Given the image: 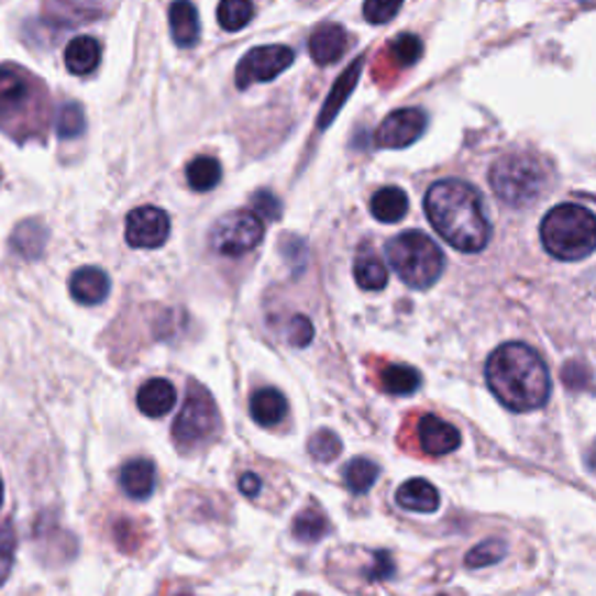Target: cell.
I'll return each instance as SVG.
<instances>
[{
	"label": "cell",
	"mask_w": 596,
	"mask_h": 596,
	"mask_svg": "<svg viewBox=\"0 0 596 596\" xmlns=\"http://www.w3.org/2000/svg\"><path fill=\"white\" fill-rule=\"evenodd\" d=\"M424 212L431 227L448 245L464 254L487 247L492 227L481 191L462 180L435 183L424 196Z\"/></svg>",
	"instance_id": "cell-1"
},
{
	"label": "cell",
	"mask_w": 596,
	"mask_h": 596,
	"mask_svg": "<svg viewBox=\"0 0 596 596\" xmlns=\"http://www.w3.org/2000/svg\"><path fill=\"white\" fill-rule=\"evenodd\" d=\"M485 377L487 387L508 410H539L550 399V371L541 354L525 343H504L496 347L487 360Z\"/></svg>",
	"instance_id": "cell-2"
},
{
	"label": "cell",
	"mask_w": 596,
	"mask_h": 596,
	"mask_svg": "<svg viewBox=\"0 0 596 596\" xmlns=\"http://www.w3.org/2000/svg\"><path fill=\"white\" fill-rule=\"evenodd\" d=\"M541 241L560 262H583L596 250V214L583 206H554L541 224Z\"/></svg>",
	"instance_id": "cell-3"
},
{
	"label": "cell",
	"mask_w": 596,
	"mask_h": 596,
	"mask_svg": "<svg viewBox=\"0 0 596 596\" xmlns=\"http://www.w3.org/2000/svg\"><path fill=\"white\" fill-rule=\"evenodd\" d=\"M489 185L506 206L527 208L550 189V168L533 152H508L492 166Z\"/></svg>",
	"instance_id": "cell-4"
},
{
	"label": "cell",
	"mask_w": 596,
	"mask_h": 596,
	"mask_svg": "<svg viewBox=\"0 0 596 596\" xmlns=\"http://www.w3.org/2000/svg\"><path fill=\"white\" fill-rule=\"evenodd\" d=\"M29 70L14 64L0 66V129L19 137L45 124L43 93ZM24 137V135H22Z\"/></svg>",
	"instance_id": "cell-5"
},
{
	"label": "cell",
	"mask_w": 596,
	"mask_h": 596,
	"mask_svg": "<svg viewBox=\"0 0 596 596\" xmlns=\"http://www.w3.org/2000/svg\"><path fill=\"white\" fill-rule=\"evenodd\" d=\"M385 254L389 266L412 289L433 287L445 268V256L441 247L422 231H406L391 238Z\"/></svg>",
	"instance_id": "cell-6"
},
{
	"label": "cell",
	"mask_w": 596,
	"mask_h": 596,
	"mask_svg": "<svg viewBox=\"0 0 596 596\" xmlns=\"http://www.w3.org/2000/svg\"><path fill=\"white\" fill-rule=\"evenodd\" d=\"M217 429H220V412L214 399L206 387L191 383L185 406L173 422V441L177 448L189 450L210 441Z\"/></svg>",
	"instance_id": "cell-7"
},
{
	"label": "cell",
	"mask_w": 596,
	"mask_h": 596,
	"mask_svg": "<svg viewBox=\"0 0 596 596\" xmlns=\"http://www.w3.org/2000/svg\"><path fill=\"white\" fill-rule=\"evenodd\" d=\"M264 241V222L252 210H233L214 222L210 245L222 256H243Z\"/></svg>",
	"instance_id": "cell-8"
},
{
	"label": "cell",
	"mask_w": 596,
	"mask_h": 596,
	"mask_svg": "<svg viewBox=\"0 0 596 596\" xmlns=\"http://www.w3.org/2000/svg\"><path fill=\"white\" fill-rule=\"evenodd\" d=\"M294 64V52L285 45H264L250 49L235 68L238 89H247L256 82H271Z\"/></svg>",
	"instance_id": "cell-9"
},
{
	"label": "cell",
	"mask_w": 596,
	"mask_h": 596,
	"mask_svg": "<svg viewBox=\"0 0 596 596\" xmlns=\"http://www.w3.org/2000/svg\"><path fill=\"white\" fill-rule=\"evenodd\" d=\"M170 235V217L162 208L143 206L126 217V243L135 250L162 247Z\"/></svg>",
	"instance_id": "cell-10"
},
{
	"label": "cell",
	"mask_w": 596,
	"mask_h": 596,
	"mask_svg": "<svg viewBox=\"0 0 596 596\" xmlns=\"http://www.w3.org/2000/svg\"><path fill=\"white\" fill-rule=\"evenodd\" d=\"M427 129V114L417 108L391 112L375 131V145L383 150H404L412 145Z\"/></svg>",
	"instance_id": "cell-11"
},
{
	"label": "cell",
	"mask_w": 596,
	"mask_h": 596,
	"mask_svg": "<svg viewBox=\"0 0 596 596\" xmlns=\"http://www.w3.org/2000/svg\"><path fill=\"white\" fill-rule=\"evenodd\" d=\"M417 435H420V445L427 454L443 456L454 452L462 443L460 429H454L450 422L441 420L435 415H424L417 427Z\"/></svg>",
	"instance_id": "cell-12"
},
{
	"label": "cell",
	"mask_w": 596,
	"mask_h": 596,
	"mask_svg": "<svg viewBox=\"0 0 596 596\" xmlns=\"http://www.w3.org/2000/svg\"><path fill=\"white\" fill-rule=\"evenodd\" d=\"M308 49L317 66L335 64L347 49V33L341 24H324L308 37Z\"/></svg>",
	"instance_id": "cell-13"
},
{
	"label": "cell",
	"mask_w": 596,
	"mask_h": 596,
	"mask_svg": "<svg viewBox=\"0 0 596 596\" xmlns=\"http://www.w3.org/2000/svg\"><path fill=\"white\" fill-rule=\"evenodd\" d=\"M70 294L82 306L103 303L110 294V277L106 271L96 266L79 268L70 277Z\"/></svg>",
	"instance_id": "cell-14"
},
{
	"label": "cell",
	"mask_w": 596,
	"mask_h": 596,
	"mask_svg": "<svg viewBox=\"0 0 596 596\" xmlns=\"http://www.w3.org/2000/svg\"><path fill=\"white\" fill-rule=\"evenodd\" d=\"M119 485H122V489L135 501L150 499L156 485L154 464L150 460H143V456L126 462L122 473H119Z\"/></svg>",
	"instance_id": "cell-15"
},
{
	"label": "cell",
	"mask_w": 596,
	"mask_h": 596,
	"mask_svg": "<svg viewBox=\"0 0 596 596\" xmlns=\"http://www.w3.org/2000/svg\"><path fill=\"white\" fill-rule=\"evenodd\" d=\"M175 401H177L175 387L168 380H164V377H154V380L145 383L141 391H137V408H141L143 415L154 417V420L156 417L168 415L175 408Z\"/></svg>",
	"instance_id": "cell-16"
},
{
	"label": "cell",
	"mask_w": 596,
	"mask_h": 596,
	"mask_svg": "<svg viewBox=\"0 0 596 596\" xmlns=\"http://www.w3.org/2000/svg\"><path fill=\"white\" fill-rule=\"evenodd\" d=\"M396 504L412 512H435L441 506V494L429 481L412 478L396 492Z\"/></svg>",
	"instance_id": "cell-17"
},
{
	"label": "cell",
	"mask_w": 596,
	"mask_h": 596,
	"mask_svg": "<svg viewBox=\"0 0 596 596\" xmlns=\"http://www.w3.org/2000/svg\"><path fill=\"white\" fill-rule=\"evenodd\" d=\"M101 64V43L91 35H77L66 47V68L73 75H91Z\"/></svg>",
	"instance_id": "cell-18"
},
{
	"label": "cell",
	"mask_w": 596,
	"mask_h": 596,
	"mask_svg": "<svg viewBox=\"0 0 596 596\" xmlns=\"http://www.w3.org/2000/svg\"><path fill=\"white\" fill-rule=\"evenodd\" d=\"M250 415L260 427H275L285 420L287 399L277 389H260L250 399Z\"/></svg>",
	"instance_id": "cell-19"
},
{
	"label": "cell",
	"mask_w": 596,
	"mask_h": 596,
	"mask_svg": "<svg viewBox=\"0 0 596 596\" xmlns=\"http://www.w3.org/2000/svg\"><path fill=\"white\" fill-rule=\"evenodd\" d=\"M170 33L177 47H194L201 35V22H198V12L191 3H173L170 5Z\"/></svg>",
	"instance_id": "cell-20"
},
{
	"label": "cell",
	"mask_w": 596,
	"mask_h": 596,
	"mask_svg": "<svg viewBox=\"0 0 596 596\" xmlns=\"http://www.w3.org/2000/svg\"><path fill=\"white\" fill-rule=\"evenodd\" d=\"M362 58H356V62L338 77V82L333 85L329 98H327V103L322 108V114H320V129L329 126L333 122V117L341 112V108L345 106V101L350 98V93L354 91L356 82H360V73H362Z\"/></svg>",
	"instance_id": "cell-21"
},
{
	"label": "cell",
	"mask_w": 596,
	"mask_h": 596,
	"mask_svg": "<svg viewBox=\"0 0 596 596\" xmlns=\"http://www.w3.org/2000/svg\"><path fill=\"white\" fill-rule=\"evenodd\" d=\"M371 212L377 222H401L408 212V196L399 187H385L371 198Z\"/></svg>",
	"instance_id": "cell-22"
},
{
	"label": "cell",
	"mask_w": 596,
	"mask_h": 596,
	"mask_svg": "<svg viewBox=\"0 0 596 596\" xmlns=\"http://www.w3.org/2000/svg\"><path fill=\"white\" fill-rule=\"evenodd\" d=\"M12 250L16 254H22L24 260H35V256L43 254L45 243H47V229L43 227V222L29 220L24 224H19L10 238Z\"/></svg>",
	"instance_id": "cell-23"
},
{
	"label": "cell",
	"mask_w": 596,
	"mask_h": 596,
	"mask_svg": "<svg viewBox=\"0 0 596 596\" xmlns=\"http://www.w3.org/2000/svg\"><path fill=\"white\" fill-rule=\"evenodd\" d=\"M354 280L366 291H380L387 287V268L380 262V256L373 252H362L354 260Z\"/></svg>",
	"instance_id": "cell-24"
},
{
	"label": "cell",
	"mask_w": 596,
	"mask_h": 596,
	"mask_svg": "<svg viewBox=\"0 0 596 596\" xmlns=\"http://www.w3.org/2000/svg\"><path fill=\"white\" fill-rule=\"evenodd\" d=\"M222 180V166L212 156H196L187 166V183L194 191H210Z\"/></svg>",
	"instance_id": "cell-25"
},
{
	"label": "cell",
	"mask_w": 596,
	"mask_h": 596,
	"mask_svg": "<svg viewBox=\"0 0 596 596\" xmlns=\"http://www.w3.org/2000/svg\"><path fill=\"white\" fill-rule=\"evenodd\" d=\"M380 383H383V387H385L387 394L410 396V394L417 391V387L422 385V377H420V373H417L412 366L394 364V366H387L383 371Z\"/></svg>",
	"instance_id": "cell-26"
},
{
	"label": "cell",
	"mask_w": 596,
	"mask_h": 596,
	"mask_svg": "<svg viewBox=\"0 0 596 596\" xmlns=\"http://www.w3.org/2000/svg\"><path fill=\"white\" fill-rule=\"evenodd\" d=\"M345 485L352 494H366L375 481L380 475V468H377L371 460H364V456H356L347 466H345Z\"/></svg>",
	"instance_id": "cell-27"
},
{
	"label": "cell",
	"mask_w": 596,
	"mask_h": 596,
	"mask_svg": "<svg viewBox=\"0 0 596 596\" xmlns=\"http://www.w3.org/2000/svg\"><path fill=\"white\" fill-rule=\"evenodd\" d=\"M327 529H329V525H327L324 515L310 508V510H303L294 520L291 533H294V539L301 541V543H317L320 539H324Z\"/></svg>",
	"instance_id": "cell-28"
},
{
	"label": "cell",
	"mask_w": 596,
	"mask_h": 596,
	"mask_svg": "<svg viewBox=\"0 0 596 596\" xmlns=\"http://www.w3.org/2000/svg\"><path fill=\"white\" fill-rule=\"evenodd\" d=\"M254 16V5L247 3V0H224L217 8V19H220V26L224 31H241L250 24V19Z\"/></svg>",
	"instance_id": "cell-29"
},
{
	"label": "cell",
	"mask_w": 596,
	"mask_h": 596,
	"mask_svg": "<svg viewBox=\"0 0 596 596\" xmlns=\"http://www.w3.org/2000/svg\"><path fill=\"white\" fill-rule=\"evenodd\" d=\"M87 126L85 110L79 103H64L56 112V135L62 141H73V137L82 135Z\"/></svg>",
	"instance_id": "cell-30"
},
{
	"label": "cell",
	"mask_w": 596,
	"mask_h": 596,
	"mask_svg": "<svg viewBox=\"0 0 596 596\" xmlns=\"http://www.w3.org/2000/svg\"><path fill=\"white\" fill-rule=\"evenodd\" d=\"M506 552H508V545L501 539H487L466 554V566L468 569H485L492 564H499L506 558Z\"/></svg>",
	"instance_id": "cell-31"
},
{
	"label": "cell",
	"mask_w": 596,
	"mask_h": 596,
	"mask_svg": "<svg viewBox=\"0 0 596 596\" xmlns=\"http://www.w3.org/2000/svg\"><path fill=\"white\" fill-rule=\"evenodd\" d=\"M422 40L412 35V33H404L394 40V43L389 45V54L396 64H399L401 68H410L415 66L417 62H420L422 56Z\"/></svg>",
	"instance_id": "cell-32"
},
{
	"label": "cell",
	"mask_w": 596,
	"mask_h": 596,
	"mask_svg": "<svg viewBox=\"0 0 596 596\" xmlns=\"http://www.w3.org/2000/svg\"><path fill=\"white\" fill-rule=\"evenodd\" d=\"M308 450L317 462H333L335 456L343 452V443L333 431L324 429V431H317L312 435L310 443H308Z\"/></svg>",
	"instance_id": "cell-33"
},
{
	"label": "cell",
	"mask_w": 596,
	"mask_h": 596,
	"mask_svg": "<svg viewBox=\"0 0 596 596\" xmlns=\"http://www.w3.org/2000/svg\"><path fill=\"white\" fill-rule=\"evenodd\" d=\"M14 552H16V533L14 525L5 522L0 527V587L8 581V575L14 564Z\"/></svg>",
	"instance_id": "cell-34"
},
{
	"label": "cell",
	"mask_w": 596,
	"mask_h": 596,
	"mask_svg": "<svg viewBox=\"0 0 596 596\" xmlns=\"http://www.w3.org/2000/svg\"><path fill=\"white\" fill-rule=\"evenodd\" d=\"M252 210L254 214L264 217V220H280V214H283V203L277 201V196L271 194V191H256L252 196Z\"/></svg>",
	"instance_id": "cell-35"
},
{
	"label": "cell",
	"mask_w": 596,
	"mask_h": 596,
	"mask_svg": "<svg viewBox=\"0 0 596 596\" xmlns=\"http://www.w3.org/2000/svg\"><path fill=\"white\" fill-rule=\"evenodd\" d=\"M401 10V3H385V0H368L364 3V16L371 24H387Z\"/></svg>",
	"instance_id": "cell-36"
},
{
	"label": "cell",
	"mask_w": 596,
	"mask_h": 596,
	"mask_svg": "<svg viewBox=\"0 0 596 596\" xmlns=\"http://www.w3.org/2000/svg\"><path fill=\"white\" fill-rule=\"evenodd\" d=\"M394 571H396V566H394L391 554L380 550V552L373 554V564L366 569V578L368 581H389Z\"/></svg>",
	"instance_id": "cell-37"
},
{
	"label": "cell",
	"mask_w": 596,
	"mask_h": 596,
	"mask_svg": "<svg viewBox=\"0 0 596 596\" xmlns=\"http://www.w3.org/2000/svg\"><path fill=\"white\" fill-rule=\"evenodd\" d=\"M312 333H314L312 322L308 320L306 314H296L294 320L289 322V341L296 347H306L312 341Z\"/></svg>",
	"instance_id": "cell-38"
},
{
	"label": "cell",
	"mask_w": 596,
	"mask_h": 596,
	"mask_svg": "<svg viewBox=\"0 0 596 596\" xmlns=\"http://www.w3.org/2000/svg\"><path fill=\"white\" fill-rule=\"evenodd\" d=\"M114 539L117 545L124 552H133L137 545H141V533H137L135 525L131 520H119L114 527Z\"/></svg>",
	"instance_id": "cell-39"
},
{
	"label": "cell",
	"mask_w": 596,
	"mask_h": 596,
	"mask_svg": "<svg viewBox=\"0 0 596 596\" xmlns=\"http://www.w3.org/2000/svg\"><path fill=\"white\" fill-rule=\"evenodd\" d=\"M241 492H243L245 496H250V499H252V496L260 494V492H262V481H260V475H254V473H245L243 478H241Z\"/></svg>",
	"instance_id": "cell-40"
},
{
	"label": "cell",
	"mask_w": 596,
	"mask_h": 596,
	"mask_svg": "<svg viewBox=\"0 0 596 596\" xmlns=\"http://www.w3.org/2000/svg\"><path fill=\"white\" fill-rule=\"evenodd\" d=\"M0 504H3V481H0Z\"/></svg>",
	"instance_id": "cell-41"
},
{
	"label": "cell",
	"mask_w": 596,
	"mask_h": 596,
	"mask_svg": "<svg viewBox=\"0 0 596 596\" xmlns=\"http://www.w3.org/2000/svg\"><path fill=\"white\" fill-rule=\"evenodd\" d=\"M183 596H187V594H183Z\"/></svg>",
	"instance_id": "cell-42"
}]
</instances>
